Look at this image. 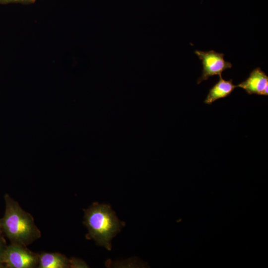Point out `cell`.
Masks as SVG:
<instances>
[{
  "instance_id": "1",
  "label": "cell",
  "mask_w": 268,
  "mask_h": 268,
  "mask_svg": "<svg viewBox=\"0 0 268 268\" xmlns=\"http://www.w3.org/2000/svg\"><path fill=\"white\" fill-rule=\"evenodd\" d=\"M4 199L5 209L0 225L11 243L26 246L39 238L41 234L32 215L8 194L4 195Z\"/></svg>"
},
{
  "instance_id": "2",
  "label": "cell",
  "mask_w": 268,
  "mask_h": 268,
  "mask_svg": "<svg viewBox=\"0 0 268 268\" xmlns=\"http://www.w3.org/2000/svg\"><path fill=\"white\" fill-rule=\"evenodd\" d=\"M84 212V223L88 230V237L98 245L111 250V240L122 226L115 212L109 205L94 203Z\"/></svg>"
},
{
  "instance_id": "3",
  "label": "cell",
  "mask_w": 268,
  "mask_h": 268,
  "mask_svg": "<svg viewBox=\"0 0 268 268\" xmlns=\"http://www.w3.org/2000/svg\"><path fill=\"white\" fill-rule=\"evenodd\" d=\"M39 255L26 246L11 243L7 246L3 256L4 267L6 268H33L38 266Z\"/></svg>"
},
{
  "instance_id": "4",
  "label": "cell",
  "mask_w": 268,
  "mask_h": 268,
  "mask_svg": "<svg viewBox=\"0 0 268 268\" xmlns=\"http://www.w3.org/2000/svg\"><path fill=\"white\" fill-rule=\"evenodd\" d=\"M195 53L201 60L203 67L202 74L198 80V84L213 75H221L223 71L232 67L231 63L224 60L223 53H217L214 50H196Z\"/></svg>"
},
{
  "instance_id": "5",
  "label": "cell",
  "mask_w": 268,
  "mask_h": 268,
  "mask_svg": "<svg viewBox=\"0 0 268 268\" xmlns=\"http://www.w3.org/2000/svg\"><path fill=\"white\" fill-rule=\"evenodd\" d=\"M236 87L244 89L249 94L268 96V76L260 67L253 69L249 77Z\"/></svg>"
},
{
  "instance_id": "6",
  "label": "cell",
  "mask_w": 268,
  "mask_h": 268,
  "mask_svg": "<svg viewBox=\"0 0 268 268\" xmlns=\"http://www.w3.org/2000/svg\"><path fill=\"white\" fill-rule=\"evenodd\" d=\"M236 87L232 79L226 80L219 75V81L210 89L204 102L210 105L218 99L226 97Z\"/></svg>"
},
{
  "instance_id": "7",
  "label": "cell",
  "mask_w": 268,
  "mask_h": 268,
  "mask_svg": "<svg viewBox=\"0 0 268 268\" xmlns=\"http://www.w3.org/2000/svg\"><path fill=\"white\" fill-rule=\"evenodd\" d=\"M39 268H69V259L58 253H42L39 255Z\"/></svg>"
},
{
  "instance_id": "8",
  "label": "cell",
  "mask_w": 268,
  "mask_h": 268,
  "mask_svg": "<svg viewBox=\"0 0 268 268\" xmlns=\"http://www.w3.org/2000/svg\"><path fill=\"white\" fill-rule=\"evenodd\" d=\"M6 247V243L2 235H0V268H4L3 261L4 252Z\"/></svg>"
},
{
  "instance_id": "9",
  "label": "cell",
  "mask_w": 268,
  "mask_h": 268,
  "mask_svg": "<svg viewBox=\"0 0 268 268\" xmlns=\"http://www.w3.org/2000/svg\"><path fill=\"white\" fill-rule=\"evenodd\" d=\"M86 264L81 260L72 258L69 259V268H88Z\"/></svg>"
},
{
  "instance_id": "10",
  "label": "cell",
  "mask_w": 268,
  "mask_h": 268,
  "mask_svg": "<svg viewBox=\"0 0 268 268\" xmlns=\"http://www.w3.org/2000/svg\"><path fill=\"white\" fill-rule=\"evenodd\" d=\"M31 0H0V3H8L11 2H29Z\"/></svg>"
},
{
  "instance_id": "11",
  "label": "cell",
  "mask_w": 268,
  "mask_h": 268,
  "mask_svg": "<svg viewBox=\"0 0 268 268\" xmlns=\"http://www.w3.org/2000/svg\"><path fill=\"white\" fill-rule=\"evenodd\" d=\"M1 234H2V231L1 228L0 219V235H1Z\"/></svg>"
}]
</instances>
